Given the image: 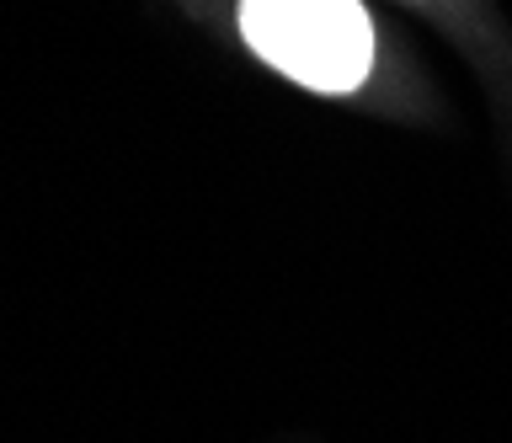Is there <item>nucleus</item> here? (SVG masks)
I'll return each instance as SVG.
<instances>
[{
  "instance_id": "nucleus-1",
  "label": "nucleus",
  "mask_w": 512,
  "mask_h": 443,
  "mask_svg": "<svg viewBox=\"0 0 512 443\" xmlns=\"http://www.w3.org/2000/svg\"><path fill=\"white\" fill-rule=\"evenodd\" d=\"M235 27L267 70L320 97L363 91L379 59L363 0H235Z\"/></svg>"
}]
</instances>
